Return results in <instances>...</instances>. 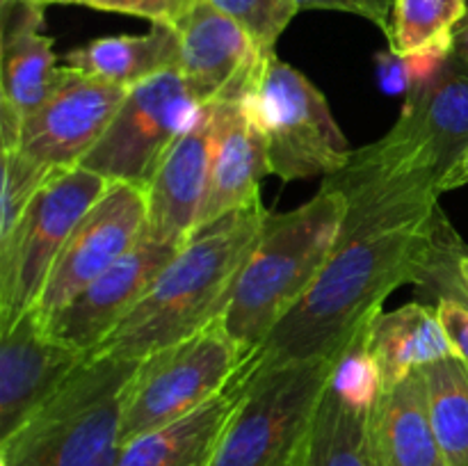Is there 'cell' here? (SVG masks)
<instances>
[{
  "instance_id": "obj_1",
  "label": "cell",
  "mask_w": 468,
  "mask_h": 466,
  "mask_svg": "<svg viewBox=\"0 0 468 466\" xmlns=\"http://www.w3.org/2000/svg\"><path fill=\"white\" fill-rule=\"evenodd\" d=\"M324 183L347 204L338 240L318 281L256 361L336 359L396 288L414 283L443 217L439 174L391 132L355 149Z\"/></svg>"
},
{
  "instance_id": "obj_2",
  "label": "cell",
  "mask_w": 468,
  "mask_h": 466,
  "mask_svg": "<svg viewBox=\"0 0 468 466\" xmlns=\"http://www.w3.org/2000/svg\"><path fill=\"white\" fill-rule=\"evenodd\" d=\"M268 213L259 199L199 228L94 355L140 361L222 318Z\"/></svg>"
},
{
  "instance_id": "obj_3",
  "label": "cell",
  "mask_w": 468,
  "mask_h": 466,
  "mask_svg": "<svg viewBox=\"0 0 468 466\" xmlns=\"http://www.w3.org/2000/svg\"><path fill=\"white\" fill-rule=\"evenodd\" d=\"M346 196L323 183L318 195L288 213H268L222 315L247 359L288 318L323 274L346 217Z\"/></svg>"
},
{
  "instance_id": "obj_4",
  "label": "cell",
  "mask_w": 468,
  "mask_h": 466,
  "mask_svg": "<svg viewBox=\"0 0 468 466\" xmlns=\"http://www.w3.org/2000/svg\"><path fill=\"white\" fill-rule=\"evenodd\" d=\"M135 359L91 355L7 439L0 466H117L123 393Z\"/></svg>"
},
{
  "instance_id": "obj_5",
  "label": "cell",
  "mask_w": 468,
  "mask_h": 466,
  "mask_svg": "<svg viewBox=\"0 0 468 466\" xmlns=\"http://www.w3.org/2000/svg\"><path fill=\"white\" fill-rule=\"evenodd\" d=\"M332 365V359H247L240 405L219 439L210 466L300 464Z\"/></svg>"
},
{
  "instance_id": "obj_6",
  "label": "cell",
  "mask_w": 468,
  "mask_h": 466,
  "mask_svg": "<svg viewBox=\"0 0 468 466\" xmlns=\"http://www.w3.org/2000/svg\"><path fill=\"white\" fill-rule=\"evenodd\" d=\"M247 356L222 318L137 361L123 393L122 446L172 425L213 400L236 379Z\"/></svg>"
},
{
  "instance_id": "obj_7",
  "label": "cell",
  "mask_w": 468,
  "mask_h": 466,
  "mask_svg": "<svg viewBox=\"0 0 468 466\" xmlns=\"http://www.w3.org/2000/svg\"><path fill=\"white\" fill-rule=\"evenodd\" d=\"M245 99L268 142L270 174L282 181L332 176L355 154L323 91L277 55L265 59Z\"/></svg>"
},
{
  "instance_id": "obj_8",
  "label": "cell",
  "mask_w": 468,
  "mask_h": 466,
  "mask_svg": "<svg viewBox=\"0 0 468 466\" xmlns=\"http://www.w3.org/2000/svg\"><path fill=\"white\" fill-rule=\"evenodd\" d=\"M110 181L91 169H55L12 236L0 242V329L35 309L59 251Z\"/></svg>"
},
{
  "instance_id": "obj_9",
  "label": "cell",
  "mask_w": 468,
  "mask_h": 466,
  "mask_svg": "<svg viewBox=\"0 0 468 466\" xmlns=\"http://www.w3.org/2000/svg\"><path fill=\"white\" fill-rule=\"evenodd\" d=\"M199 108L178 69L158 73L128 90L108 131L80 164L108 181L146 187Z\"/></svg>"
},
{
  "instance_id": "obj_10",
  "label": "cell",
  "mask_w": 468,
  "mask_h": 466,
  "mask_svg": "<svg viewBox=\"0 0 468 466\" xmlns=\"http://www.w3.org/2000/svg\"><path fill=\"white\" fill-rule=\"evenodd\" d=\"M146 233V187L110 181L59 251L35 311L46 318L108 272Z\"/></svg>"
},
{
  "instance_id": "obj_11",
  "label": "cell",
  "mask_w": 468,
  "mask_h": 466,
  "mask_svg": "<svg viewBox=\"0 0 468 466\" xmlns=\"http://www.w3.org/2000/svg\"><path fill=\"white\" fill-rule=\"evenodd\" d=\"M128 90L78 69H58L46 103L26 119L14 149L46 172L76 167L99 144Z\"/></svg>"
},
{
  "instance_id": "obj_12",
  "label": "cell",
  "mask_w": 468,
  "mask_h": 466,
  "mask_svg": "<svg viewBox=\"0 0 468 466\" xmlns=\"http://www.w3.org/2000/svg\"><path fill=\"white\" fill-rule=\"evenodd\" d=\"M174 30L181 46L178 71L199 105L242 99L270 58L236 18L208 0H197Z\"/></svg>"
},
{
  "instance_id": "obj_13",
  "label": "cell",
  "mask_w": 468,
  "mask_h": 466,
  "mask_svg": "<svg viewBox=\"0 0 468 466\" xmlns=\"http://www.w3.org/2000/svg\"><path fill=\"white\" fill-rule=\"evenodd\" d=\"M178 249L181 247L151 240L144 233V238L108 272L94 279L71 302L41 318L46 332L55 341L91 356L135 309Z\"/></svg>"
},
{
  "instance_id": "obj_14",
  "label": "cell",
  "mask_w": 468,
  "mask_h": 466,
  "mask_svg": "<svg viewBox=\"0 0 468 466\" xmlns=\"http://www.w3.org/2000/svg\"><path fill=\"white\" fill-rule=\"evenodd\" d=\"M90 355L55 341L35 309L0 329V441L21 428Z\"/></svg>"
},
{
  "instance_id": "obj_15",
  "label": "cell",
  "mask_w": 468,
  "mask_h": 466,
  "mask_svg": "<svg viewBox=\"0 0 468 466\" xmlns=\"http://www.w3.org/2000/svg\"><path fill=\"white\" fill-rule=\"evenodd\" d=\"M213 135L215 108L201 105L146 185V236L151 240L183 247L199 228L208 192Z\"/></svg>"
},
{
  "instance_id": "obj_16",
  "label": "cell",
  "mask_w": 468,
  "mask_h": 466,
  "mask_svg": "<svg viewBox=\"0 0 468 466\" xmlns=\"http://www.w3.org/2000/svg\"><path fill=\"white\" fill-rule=\"evenodd\" d=\"M53 37L44 35V7L3 0L0 32V142L14 149L27 117L48 99L58 78Z\"/></svg>"
},
{
  "instance_id": "obj_17",
  "label": "cell",
  "mask_w": 468,
  "mask_h": 466,
  "mask_svg": "<svg viewBox=\"0 0 468 466\" xmlns=\"http://www.w3.org/2000/svg\"><path fill=\"white\" fill-rule=\"evenodd\" d=\"M213 154L199 228L259 201L261 181L270 174L268 142L245 96L213 103Z\"/></svg>"
},
{
  "instance_id": "obj_18",
  "label": "cell",
  "mask_w": 468,
  "mask_h": 466,
  "mask_svg": "<svg viewBox=\"0 0 468 466\" xmlns=\"http://www.w3.org/2000/svg\"><path fill=\"white\" fill-rule=\"evenodd\" d=\"M393 137L443 176L468 146V67L451 55L428 90L405 96Z\"/></svg>"
},
{
  "instance_id": "obj_19",
  "label": "cell",
  "mask_w": 468,
  "mask_h": 466,
  "mask_svg": "<svg viewBox=\"0 0 468 466\" xmlns=\"http://www.w3.org/2000/svg\"><path fill=\"white\" fill-rule=\"evenodd\" d=\"M368 446L375 466H448L434 434L420 370L378 397L368 414Z\"/></svg>"
},
{
  "instance_id": "obj_20",
  "label": "cell",
  "mask_w": 468,
  "mask_h": 466,
  "mask_svg": "<svg viewBox=\"0 0 468 466\" xmlns=\"http://www.w3.org/2000/svg\"><path fill=\"white\" fill-rule=\"evenodd\" d=\"M245 373L247 361L236 379L213 400L176 423L126 443L117 466H210L219 439L240 405Z\"/></svg>"
},
{
  "instance_id": "obj_21",
  "label": "cell",
  "mask_w": 468,
  "mask_h": 466,
  "mask_svg": "<svg viewBox=\"0 0 468 466\" xmlns=\"http://www.w3.org/2000/svg\"><path fill=\"white\" fill-rule=\"evenodd\" d=\"M368 347L382 368L384 388L402 382L416 370L455 356L428 302H411L396 311H379L368 324Z\"/></svg>"
},
{
  "instance_id": "obj_22",
  "label": "cell",
  "mask_w": 468,
  "mask_h": 466,
  "mask_svg": "<svg viewBox=\"0 0 468 466\" xmlns=\"http://www.w3.org/2000/svg\"><path fill=\"white\" fill-rule=\"evenodd\" d=\"M181 46L172 26L154 23L146 35H117L91 39L64 55L67 67L99 80L133 90L158 73L178 69Z\"/></svg>"
},
{
  "instance_id": "obj_23",
  "label": "cell",
  "mask_w": 468,
  "mask_h": 466,
  "mask_svg": "<svg viewBox=\"0 0 468 466\" xmlns=\"http://www.w3.org/2000/svg\"><path fill=\"white\" fill-rule=\"evenodd\" d=\"M297 466H375L368 414L347 407L327 387Z\"/></svg>"
},
{
  "instance_id": "obj_24",
  "label": "cell",
  "mask_w": 468,
  "mask_h": 466,
  "mask_svg": "<svg viewBox=\"0 0 468 466\" xmlns=\"http://www.w3.org/2000/svg\"><path fill=\"white\" fill-rule=\"evenodd\" d=\"M434 434L448 466H468V365L460 356L420 368Z\"/></svg>"
},
{
  "instance_id": "obj_25",
  "label": "cell",
  "mask_w": 468,
  "mask_h": 466,
  "mask_svg": "<svg viewBox=\"0 0 468 466\" xmlns=\"http://www.w3.org/2000/svg\"><path fill=\"white\" fill-rule=\"evenodd\" d=\"M468 14V0H393L388 48L411 55L439 44H452L457 26Z\"/></svg>"
},
{
  "instance_id": "obj_26",
  "label": "cell",
  "mask_w": 468,
  "mask_h": 466,
  "mask_svg": "<svg viewBox=\"0 0 468 466\" xmlns=\"http://www.w3.org/2000/svg\"><path fill=\"white\" fill-rule=\"evenodd\" d=\"M368 324L352 336L334 359L332 375H329V388L356 411L370 414L378 397L384 391L382 368L368 347Z\"/></svg>"
},
{
  "instance_id": "obj_27",
  "label": "cell",
  "mask_w": 468,
  "mask_h": 466,
  "mask_svg": "<svg viewBox=\"0 0 468 466\" xmlns=\"http://www.w3.org/2000/svg\"><path fill=\"white\" fill-rule=\"evenodd\" d=\"M462 247H464V240L455 231L451 219L443 215L434 231L432 245H430L428 254L416 272L414 283H411L423 297V302L448 297V300L468 306V288L462 283L460 272H457V254Z\"/></svg>"
},
{
  "instance_id": "obj_28",
  "label": "cell",
  "mask_w": 468,
  "mask_h": 466,
  "mask_svg": "<svg viewBox=\"0 0 468 466\" xmlns=\"http://www.w3.org/2000/svg\"><path fill=\"white\" fill-rule=\"evenodd\" d=\"M53 172L37 167L16 149H3V196H0V242L7 240L26 215L39 187Z\"/></svg>"
},
{
  "instance_id": "obj_29",
  "label": "cell",
  "mask_w": 468,
  "mask_h": 466,
  "mask_svg": "<svg viewBox=\"0 0 468 466\" xmlns=\"http://www.w3.org/2000/svg\"><path fill=\"white\" fill-rule=\"evenodd\" d=\"M236 18L263 55H272L279 37L300 12L295 0H208Z\"/></svg>"
},
{
  "instance_id": "obj_30",
  "label": "cell",
  "mask_w": 468,
  "mask_h": 466,
  "mask_svg": "<svg viewBox=\"0 0 468 466\" xmlns=\"http://www.w3.org/2000/svg\"><path fill=\"white\" fill-rule=\"evenodd\" d=\"M197 0H78V5L101 9V12L128 14V16H140L163 26H176L178 18L195 5Z\"/></svg>"
},
{
  "instance_id": "obj_31",
  "label": "cell",
  "mask_w": 468,
  "mask_h": 466,
  "mask_svg": "<svg viewBox=\"0 0 468 466\" xmlns=\"http://www.w3.org/2000/svg\"><path fill=\"white\" fill-rule=\"evenodd\" d=\"M302 9H332V12L356 14L361 18H368L375 26L388 30V18H391L393 0H295Z\"/></svg>"
},
{
  "instance_id": "obj_32",
  "label": "cell",
  "mask_w": 468,
  "mask_h": 466,
  "mask_svg": "<svg viewBox=\"0 0 468 466\" xmlns=\"http://www.w3.org/2000/svg\"><path fill=\"white\" fill-rule=\"evenodd\" d=\"M428 304L437 309L439 323H441L443 332H446L448 341L455 350V356H460L468 365V306L448 300V297H437Z\"/></svg>"
},
{
  "instance_id": "obj_33",
  "label": "cell",
  "mask_w": 468,
  "mask_h": 466,
  "mask_svg": "<svg viewBox=\"0 0 468 466\" xmlns=\"http://www.w3.org/2000/svg\"><path fill=\"white\" fill-rule=\"evenodd\" d=\"M375 76H378L379 90L387 94H407L410 91V67L405 55L393 53L391 48L379 50L375 55Z\"/></svg>"
},
{
  "instance_id": "obj_34",
  "label": "cell",
  "mask_w": 468,
  "mask_h": 466,
  "mask_svg": "<svg viewBox=\"0 0 468 466\" xmlns=\"http://www.w3.org/2000/svg\"><path fill=\"white\" fill-rule=\"evenodd\" d=\"M468 185V146L462 151L460 158L451 164V167L443 172V176L439 178V192L457 190V187Z\"/></svg>"
},
{
  "instance_id": "obj_35",
  "label": "cell",
  "mask_w": 468,
  "mask_h": 466,
  "mask_svg": "<svg viewBox=\"0 0 468 466\" xmlns=\"http://www.w3.org/2000/svg\"><path fill=\"white\" fill-rule=\"evenodd\" d=\"M452 55L468 67V14L464 16V21L457 26L455 37H452Z\"/></svg>"
},
{
  "instance_id": "obj_36",
  "label": "cell",
  "mask_w": 468,
  "mask_h": 466,
  "mask_svg": "<svg viewBox=\"0 0 468 466\" xmlns=\"http://www.w3.org/2000/svg\"><path fill=\"white\" fill-rule=\"evenodd\" d=\"M457 272H460L462 283L468 288V247L466 245L462 247L460 254H457Z\"/></svg>"
},
{
  "instance_id": "obj_37",
  "label": "cell",
  "mask_w": 468,
  "mask_h": 466,
  "mask_svg": "<svg viewBox=\"0 0 468 466\" xmlns=\"http://www.w3.org/2000/svg\"><path fill=\"white\" fill-rule=\"evenodd\" d=\"M26 3L37 5V7H48V5H78V0H26Z\"/></svg>"
}]
</instances>
